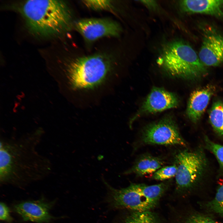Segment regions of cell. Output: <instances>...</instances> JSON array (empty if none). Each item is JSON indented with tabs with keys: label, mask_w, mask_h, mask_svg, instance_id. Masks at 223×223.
Listing matches in <instances>:
<instances>
[{
	"label": "cell",
	"mask_w": 223,
	"mask_h": 223,
	"mask_svg": "<svg viewBox=\"0 0 223 223\" xmlns=\"http://www.w3.org/2000/svg\"><path fill=\"white\" fill-rule=\"evenodd\" d=\"M158 62L166 72L175 77L194 80L205 76L207 72L195 50L182 41L167 45Z\"/></svg>",
	"instance_id": "277c9868"
},
{
	"label": "cell",
	"mask_w": 223,
	"mask_h": 223,
	"mask_svg": "<svg viewBox=\"0 0 223 223\" xmlns=\"http://www.w3.org/2000/svg\"><path fill=\"white\" fill-rule=\"evenodd\" d=\"M179 5L183 11L223 17V0H185Z\"/></svg>",
	"instance_id": "4fadbf2b"
},
{
	"label": "cell",
	"mask_w": 223,
	"mask_h": 223,
	"mask_svg": "<svg viewBox=\"0 0 223 223\" xmlns=\"http://www.w3.org/2000/svg\"><path fill=\"white\" fill-rule=\"evenodd\" d=\"M0 219L7 221H11L12 220L9 209L3 202H1L0 203Z\"/></svg>",
	"instance_id": "7402d4cb"
},
{
	"label": "cell",
	"mask_w": 223,
	"mask_h": 223,
	"mask_svg": "<svg viewBox=\"0 0 223 223\" xmlns=\"http://www.w3.org/2000/svg\"><path fill=\"white\" fill-rule=\"evenodd\" d=\"M107 190L104 202L112 210L151 211L156 207L168 188L165 183L147 185L131 184L125 188H115L103 179Z\"/></svg>",
	"instance_id": "3957f363"
},
{
	"label": "cell",
	"mask_w": 223,
	"mask_h": 223,
	"mask_svg": "<svg viewBox=\"0 0 223 223\" xmlns=\"http://www.w3.org/2000/svg\"><path fill=\"white\" fill-rule=\"evenodd\" d=\"M175 162L177 168L175 177L176 190L180 192L190 189L199 180L207 164L201 149L179 151L175 155Z\"/></svg>",
	"instance_id": "8992f818"
},
{
	"label": "cell",
	"mask_w": 223,
	"mask_h": 223,
	"mask_svg": "<svg viewBox=\"0 0 223 223\" xmlns=\"http://www.w3.org/2000/svg\"><path fill=\"white\" fill-rule=\"evenodd\" d=\"M211 85L196 89L191 94L187 106L186 113L189 119L196 123L200 118L214 92Z\"/></svg>",
	"instance_id": "7c38bea8"
},
{
	"label": "cell",
	"mask_w": 223,
	"mask_h": 223,
	"mask_svg": "<svg viewBox=\"0 0 223 223\" xmlns=\"http://www.w3.org/2000/svg\"><path fill=\"white\" fill-rule=\"evenodd\" d=\"M13 5L14 9L22 15L30 32L37 36L59 35L70 23V12L62 1L31 0Z\"/></svg>",
	"instance_id": "7a4b0ae2"
},
{
	"label": "cell",
	"mask_w": 223,
	"mask_h": 223,
	"mask_svg": "<svg viewBox=\"0 0 223 223\" xmlns=\"http://www.w3.org/2000/svg\"><path fill=\"white\" fill-rule=\"evenodd\" d=\"M120 211L114 218L112 223H161L158 216L151 211Z\"/></svg>",
	"instance_id": "9a60e30c"
},
{
	"label": "cell",
	"mask_w": 223,
	"mask_h": 223,
	"mask_svg": "<svg viewBox=\"0 0 223 223\" xmlns=\"http://www.w3.org/2000/svg\"><path fill=\"white\" fill-rule=\"evenodd\" d=\"M177 170L175 164L162 167L153 174L152 177L156 180L164 181L175 177Z\"/></svg>",
	"instance_id": "e0dca14e"
},
{
	"label": "cell",
	"mask_w": 223,
	"mask_h": 223,
	"mask_svg": "<svg viewBox=\"0 0 223 223\" xmlns=\"http://www.w3.org/2000/svg\"><path fill=\"white\" fill-rule=\"evenodd\" d=\"M211 125L216 132L223 137V103L215 102L211 109L209 116Z\"/></svg>",
	"instance_id": "2e32d148"
},
{
	"label": "cell",
	"mask_w": 223,
	"mask_h": 223,
	"mask_svg": "<svg viewBox=\"0 0 223 223\" xmlns=\"http://www.w3.org/2000/svg\"><path fill=\"white\" fill-rule=\"evenodd\" d=\"M163 161L160 158L147 154L140 157L134 165L125 172V174H134L142 176L153 174L162 167Z\"/></svg>",
	"instance_id": "5bb4252c"
},
{
	"label": "cell",
	"mask_w": 223,
	"mask_h": 223,
	"mask_svg": "<svg viewBox=\"0 0 223 223\" xmlns=\"http://www.w3.org/2000/svg\"><path fill=\"white\" fill-rule=\"evenodd\" d=\"M185 223H218L211 218L205 216L197 215L190 216Z\"/></svg>",
	"instance_id": "44dd1931"
},
{
	"label": "cell",
	"mask_w": 223,
	"mask_h": 223,
	"mask_svg": "<svg viewBox=\"0 0 223 223\" xmlns=\"http://www.w3.org/2000/svg\"><path fill=\"white\" fill-rule=\"evenodd\" d=\"M83 3L87 7L94 10L108 9L112 6L109 0H85Z\"/></svg>",
	"instance_id": "ffe728a7"
},
{
	"label": "cell",
	"mask_w": 223,
	"mask_h": 223,
	"mask_svg": "<svg viewBox=\"0 0 223 223\" xmlns=\"http://www.w3.org/2000/svg\"><path fill=\"white\" fill-rule=\"evenodd\" d=\"M198 55L206 66H216L223 62V37L217 33L209 31L203 37Z\"/></svg>",
	"instance_id": "30bf717a"
},
{
	"label": "cell",
	"mask_w": 223,
	"mask_h": 223,
	"mask_svg": "<svg viewBox=\"0 0 223 223\" xmlns=\"http://www.w3.org/2000/svg\"><path fill=\"white\" fill-rule=\"evenodd\" d=\"M204 141L207 148L214 155L223 170V146L212 141L207 136Z\"/></svg>",
	"instance_id": "ac0fdd59"
},
{
	"label": "cell",
	"mask_w": 223,
	"mask_h": 223,
	"mask_svg": "<svg viewBox=\"0 0 223 223\" xmlns=\"http://www.w3.org/2000/svg\"><path fill=\"white\" fill-rule=\"evenodd\" d=\"M178 100L176 95L164 89L153 87L147 96L141 108L130 121L132 122L142 115L161 112L176 107Z\"/></svg>",
	"instance_id": "9c48e42d"
},
{
	"label": "cell",
	"mask_w": 223,
	"mask_h": 223,
	"mask_svg": "<svg viewBox=\"0 0 223 223\" xmlns=\"http://www.w3.org/2000/svg\"><path fill=\"white\" fill-rule=\"evenodd\" d=\"M68 75L72 88L76 90L94 89L107 78L110 64L100 55L80 57L72 61L68 68Z\"/></svg>",
	"instance_id": "5b68a950"
},
{
	"label": "cell",
	"mask_w": 223,
	"mask_h": 223,
	"mask_svg": "<svg viewBox=\"0 0 223 223\" xmlns=\"http://www.w3.org/2000/svg\"><path fill=\"white\" fill-rule=\"evenodd\" d=\"M53 204L40 200L26 201L15 205L14 209L25 221L48 223L53 218L50 213Z\"/></svg>",
	"instance_id": "8fae6325"
},
{
	"label": "cell",
	"mask_w": 223,
	"mask_h": 223,
	"mask_svg": "<svg viewBox=\"0 0 223 223\" xmlns=\"http://www.w3.org/2000/svg\"><path fill=\"white\" fill-rule=\"evenodd\" d=\"M209 204L213 211L223 216V184L218 188L215 198Z\"/></svg>",
	"instance_id": "d6986e66"
},
{
	"label": "cell",
	"mask_w": 223,
	"mask_h": 223,
	"mask_svg": "<svg viewBox=\"0 0 223 223\" xmlns=\"http://www.w3.org/2000/svg\"><path fill=\"white\" fill-rule=\"evenodd\" d=\"M75 27L84 39L89 42L102 37L118 36L121 31L117 23L105 19H81L75 23Z\"/></svg>",
	"instance_id": "ba28073f"
},
{
	"label": "cell",
	"mask_w": 223,
	"mask_h": 223,
	"mask_svg": "<svg viewBox=\"0 0 223 223\" xmlns=\"http://www.w3.org/2000/svg\"><path fill=\"white\" fill-rule=\"evenodd\" d=\"M42 131L15 138L1 139L0 181L17 184L40 179L52 170L49 160L37 151Z\"/></svg>",
	"instance_id": "6da1fadb"
},
{
	"label": "cell",
	"mask_w": 223,
	"mask_h": 223,
	"mask_svg": "<svg viewBox=\"0 0 223 223\" xmlns=\"http://www.w3.org/2000/svg\"><path fill=\"white\" fill-rule=\"evenodd\" d=\"M142 3L146 6L152 10H156L158 7L157 2L153 0H144L140 1Z\"/></svg>",
	"instance_id": "603a6c76"
},
{
	"label": "cell",
	"mask_w": 223,
	"mask_h": 223,
	"mask_svg": "<svg viewBox=\"0 0 223 223\" xmlns=\"http://www.w3.org/2000/svg\"><path fill=\"white\" fill-rule=\"evenodd\" d=\"M144 144L162 145L186 146L174 121L171 117L164 118L147 126L142 134Z\"/></svg>",
	"instance_id": "52a82bcc"
}]
</instances>
